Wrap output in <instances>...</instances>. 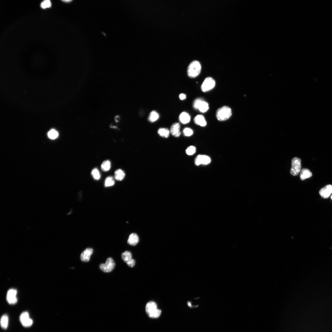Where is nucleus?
<instances>
[{
	"label": "nucleus",
	"mask_w": 332,
	"mask_h": 332,
	"mask_svg": "<svg viewBox=\"0 0 332 332\" xmlns=\"http://www.w3.org/2000/svg\"><path fill=\"white\" fill-rule=\"evenodd\" d=\"M201 69L200 62L196 60L194 61L188 66L187 71L188 75L190 78H195L200 74Z\"/></svg>",
	"instance_id": "1"
},
{
	"label": "nucleus",
	"mask_w": 332,
	"mask_h": 332,
	"mask_svg": "<svg viewBox=\"0 0 332 332\" xmlns=\"http://www.w3.org/2000/svg\"><path fill=\"white\" fill-rule=\"evenodd\" d=\"M145 310L148 316L153 318H159L161 313V311L158 309L157 305L153 302H150L147 304Z\"/></svg>",
	"instance_id": "2"
},
{
	"label": "nucleus",
	"mask_w": 332,
	"mask_h": 332,
	"mask_svg": "<svg viewBox=\"0 0 332 332\" xmlns=\"http://www.w3.org/2000/svg\"><path fill=\"white\" fill-rule=\"evenodd\" d=\"M232 115V111L228 107L225 106L217 110L216 116L219 121H223L229 119Z\"/></svg>",
	"instance_id": "3"
},
{
	"label": "nucleus",
	"mask_w": 332,
	"mask_h": 332,
	"mask_svg": "<svg viewBox=\"0 0 332 332\" xmlns=\"http://www.w3.org/2000/svg\"><path fill=\"white\" fill-rule=\"evenodd\" d=\"M193 105L195 109L203 113L206 112L209 109L208 104L201 98L196 99Z\"/></svg>",
	"instance_id": "4"
},
{
	"label": "nucleus",
	"mask_w": 332,
	"mask_h": 332,
	"mask_svg": "<svg viewBox=\"0 0 332 332\" xmlns=\"http://www.w3.org/2000/svg\"><path fill=\"white\" fill-rule=\"evenodd\" d=\"M301 168V159L297 157L293 158L292 160V167L290 171L291 174L294 176L297 175L300 172Z\"/></svg>",
	"instance_id": "5"
},
{
	"label": "nucleus",
	"mask_w": 332,
	"mask_h": 332,
	"mask_svg": "<svg viewBox=\"0 0 332 332\" xmlns=\"http://www.w3.org/2000/svg\"><path fill=\"white\" fill-rule=\"evenodd\" d=\"M115 265V263L113 259L110 257L107 259L105 263H101L100 264L99 268L104 272L109 273L113 270Z\"/></svg>",
	"instance_id": "6"
},
{
	"label": "nucleus",
	"mask_w": 332,
	"mask_h": 332,
	"mask_svg": "<svg viewBox=\"0 0 332 332\" xmlns=\"http://www.w3.org/2000/svg\"><path fill=\"white\" fill-rule=\"evenodd\" d=\"M215 82L214 79L211 77L206 78L202 85L201 88L202 91L206 92L211 91L215 87Z\"/></svg>",
	"instance_id": "7"
},
{
	"label": "nucleus",
	"mask_w": 332,
	"mask_h": 332,
	"mask_svg": "<svg viewBox=\"0 0 332 332\" xmlns=\"http://www.w3.org/2000/svg\"><path fill=\"white\" fill-rule=\"evenodd\" d=\"M20 320L22 325L25 327H30L33 323V320L30 318L29 313L27 311L21 314Z\"/></svg>",
	"instance_id": "8"
},
{
	"label": "nucleus",
	"mask_w": 332,
	"mask_h": 332,
	"mask_svg": "<svg viewBox=\"0 0 332 332\" xmlns=\"http://www.w3.org/2000/svg\"><path fill=\"white\" fill-rule=\"evenodd\" d=\"M17 291L14 289H11L8 292L7 295V300L11 305H14L18 302V298L16 297Z\"/></svg>",
	"instance_id": "9"
},
{
	"label": "nucleus",
	"mask_w": 332,
	"mask_h": 332,
	"mask_svg": "<svg viewBox=\"0 0 332 332\" xmlns=\"http://www.w3.org/2000/svg\"><path fill=\"white\" fill-rule=\"evenodd\" d=\"M211 161V159L209 157L205 155H198L195 158V164L198 166L201 164L207 165L209 164Z\"/></svg>",
	"instance_id": "10"
},
{
	"label": "nucleus",
	"mask_w": 332,
	"mask_h": 332,
	"mask_svg": "<svg viewBox=\"0 0 332 332\" xmlns=\"http://www.w3.org/2000/svg\"><path fill=\"white\" fill-rule=\"evenodd\" d=\"M93 252V250L91 248H88L86 249L80 255V258L81 260L84 262L89 261Z\"/></svg>",
	"instance_id": "11"
},
{
	"label": "nucleus",
	"mask_w": 332,
	"mask_h": 332,
	"mask_svg": "<svg viewBox=\"0 0 332 332\" xmlns=\"http://www.w3.org/2000/svg\"><path fill=\"white\" fill-rule=\"evenodd\" d=\"M319 193L323 198H328L332 193V185H328L324 187L321 190Z\"/></svg>",
	"instance_id": "12"
},
{
	"label": "nucleus",
	"mask_w": 332,
	"mask_h": 332,
	"mask_svg": "<svg viewBox=\"0 0 332 332\" xmlns=\"http://www.w3.org/2000/svg\"><path fill=\"white\" fill-rule=\"evenodd\" d=\"M180 125L178 123L173 124L171 127L170 132L171 134L175 137H179L180 135Z\"/></svg>",
	"instance_id": "13"
},
{
	"label": "nucleus",
	"mask_w": 332,
	"mask_h": 332,
	"mask_svg": "<svg viewBox=\"0 0 332 332\" xmlns=\"http://www.w3.org/2000/svg\"><path fill=\"white\" fill-rule=\"evenodd\" d=\"M194 122L196 125L202 127H204L207 124L205 118L204 116L202 115H196L194 118Z\"/></svg>",
	"instance_id": "14"
},
{
	"label": "nucleus",
	"mask_w": 332,
	"mask_h": 332,
	"mask_svg": "<svg viewBox=\"0 0 332 332\" xmlns=\"http://www.w3.org/2000/svg\"><path fill=\"white\" fill-rule=\"evenodd\" d=\"M139 241V238L138 235L135 233L130 235L129 237L127 242L129 244L132 246L136 245Z\"/></svg>",
	"instance_id": "15"
},
{
	"label": "nucleus",
	"mask_w": 332,
	"mask_h": 332,
	"mask_svg": "<svg viewBox=\"0 0 332 332\" xmlns=\"http://www.w3.org/2000/svg\"><path fill=\"white\" fill-rule=\"evenodd\" d=\"M180 121L182 124H186L190 122V117L189 114L185 112L180 113L179 117Z\"/></svg>",
	"instance_id": "16"
},
{
	"label": "nucleus",
	"mask_w": 332,
	"mask_h": 332,
	"mask_svg": "<svg viewBox=\"0 0 332 332\" xmlns=\"http://www.w3.org/2000/svg\"><path fill=\"white\" fill-rule=\"evenodd\" d=\"M312 174L311 171L308 169L304 168L301 172L300 177L302 180H304L311 177Z\"/></svg>",
	"instance_id": "17"
},
{
	"label": "nucleus",
	"mask_w": 332,
	"mask_h": 332,
	"mask_svg": "<svg viewBox=\"0 0 332 332\" xmlns=\"http://www.w3.org/2000/svg\"><path fill=\"white\" fill-rule=\"evenodd\" d=\"M158 134L161 137L164 138H168L170 134V131L168 129L166 128H160L158 131Z\"/></svg>",
	"instance_id": "18"
},
{
	"label": "nucleus",
	"mask_w": 332,
	"mask_h": 332,
	"mask_svg": "<svg viewBox=\"0 0 332 332\" xmlns=\"http://www.w3.org/2000/svg\"><path fill=\"white\" fill-rule=\"evenodd\" d=\"M125 174L124 171L121 169H118L114 173L115 178L118 181H121L125 178Z\"/></svg>",
	"instance_id": "19"
},
{
	"label": "nucleus",
	"mask_w": 332,
	"mask_h": 332,
	"mask_svg": "<svg viewBox=\"0 0 332 332\" xmlns=\"http://www.w3.org/2000/svg\"><path fill=\"white\" fill-rule=\"evenodd\" d=\"M159 116L158 113L155 111H152L149 114L148 117V120L151 123H154L159 119Z\"/></svg>",
	"instance_id": "20"
},
{
	"label": "nucleus",
	"mask_w": 332,
	"mask_h": 332,
	"mask_svg": "<svg viewBox=\"0 0 332 332\" xmlns=\"http://www.w3.org/2000/svg\"><path fill=\"white\" fill-rule=\"evenodd\" d=\"M8 315L4 314L2 317L1 321V324L2 327L4 329H6L8 325Z\"/></svg>",
	"instance_id": "21"
},
{
	"label": "nucleus",
	"mask_w": 332,
	"mask_h": 332,
	"mask_svg": "<svg viewBox=\"0 0 332 332\" xmlns=\"http://www.w3.org/2000/svg\"><path fill=\"white\" fill-rule=\"evenodd\" d=\"M111 166V162L110 161L108 160L105 161L101 164V169L104 172H107L110 170Z\"/></svg>",
	"instance_id": "22"
},
{
	"label": "nucleus",
	"mask_w": 332,
	"mask_h": 332,
	"mask_svg": "<svg viewBox=\"0 0 332 332\" xmlns=\"http://www.w3.org/2000/svg\"><path fill=\"white\" fill-rule=\"evenodd\" d=\"M122 258L123 260L126 263L132 259V254L129 251H126L123 253L122 254Z\"/></svg>",
	"instance_id": "23"
},
{
	"label": "nucleus",
	"mask_w": 332,
	"mask_h": 332,
	"mask_svg": "<svg viewBox=\"0 0 332 332\" xmlns=\"http://www.w3.org/2000/svg\"><path fill=\"white\" fill-rule=\"evenodd\" d=\"M115 184V181L112 177H107L105 180L104 186L105 187H109L113 186Z\"/></svg>",
	"instance_id": "24"
},
{
	"label": "nucleus",
	"mask_w": 332,
	"mask_h": 332,
	"mask_svg": "<svg viewBox=\"0 0 332 332\" xmlns=\"http://www.w3.org/2000/svg\"><path fill=\"white\" fill-rule=\"evenodd\" d=\"M48 135L50 139H54L58 137L59 134L54 129H52L48 132Z\"/></svg>",
	"instance_id": "25"
},
{
	"label": "nucleus",
	"mask_w": 332,
	"mask_h": 332,
	"mask_svg": "<svg viewBox=\"0 0 332 332\" xmlns=\"http://www.w3.org/2000/svg\"><path fill=\"white\" fill-rule=\"evenodd\" d=\"M91 175L96 180H99L101 178L100 173L97 168H94L92 170L91 173Z\"/></svg>",
	"instance_id": "26"
},
{
	"label": "nucleus",
	"mask_w": 332,
	"mask_h": 332,
	"mask_svg": "<svg viewBox=\"0 0 332 332\" xmlns=\"http://www.w3.org/2000/svg\"><path fill=\"white\" fill-rule=\"evenodd\" d=\"M186 152V154L188 155H193L196 152V148L194 146H190L187 148Z\"/></svg>",
	"instance_id": "27"
},
{
	"label": "nucleus",
	"mask_w": 332,
	"mask_h": 332,
	"mask_svg": "<svg viewBox=\"0 0 332 332\" xmlns=\"http://www.w3.org/2000/svg\"><path fill=\"white\" fill-rule=\"evenodd\" d=\"M184 134L185 136L190 137L193 134V130L189 128H185L183 131Z\"/></svg>",
	"instance_id": "28"
},
{
	"label": "nucleus",
	"mask_w": 332,
	"mask_h": 332,
	"mask_svg": "<svg viewBox=\"0 0 332 332\" xmlns=\"http://www.w3.org/2000/svg\"><path fill=\"white\" fill-rule=\"evenodd\" d=\"M51 2L49 1H45L42 3L41 5V7L45 9L51 7Z\"/></svg>",
	"instance_id": "29"
},
{
	"label": "nucleus",
	"mask_w": 332,
	"mask_h": 332,
	"mask_svg": "<svg viewBox=\"0 0 332 332\" xmlns=\"http://www.w3.org/2000/svg\"><path fill=\"white\" fill-rule=\"evenodd\" d=\"M126 263L129 267L132 268L135 266L136 264V261L132 259Z\"/></svg>",
	"instance_id": "30"
},
{
	"label": "nucleus",
	"mask_w": 332,
	"mask_h": 332,
	"mask_svg": "<svg viewBox=\"0 0 332 332\" xmlns=\"http://www.w3.org/2000/svg\"><path fill=\"white\" fill-rule=\"evenodd\" d=\"M179 98L181 100H184L186 98V95L184 94H181L179 96Z\"/></svg>",
	"instance_id": "31"
},
{
	"label": "nucleus",
	"mask_w": 332,
	"mask_h": 332,
	"mask_svg": "<svg viewBox=\"0 0 332 332\" xmlns=\"http://www.w3.org/2000/svg\"><path fill=\"white\" fill-rule=\"evenodd\" d=\"M62 2L65 3H69L71 2V1H63Z\"/></svg>",
	"instance_id": "32"
},
{
	"label": "nucleus",
	"mask_w": 332,
	"mask_h": 332,
	"mask_svg": "<svg viewBox=\"0 0 332 332\" xmlns=\"http://www.w3.org/2000/svg\"><path fill=\"white\" fill-rule=\"evenodd\" d=\"M331 199H332V195L331 196Z\"/></svg>",
	"instance_id": "33"
}]
</instances>
